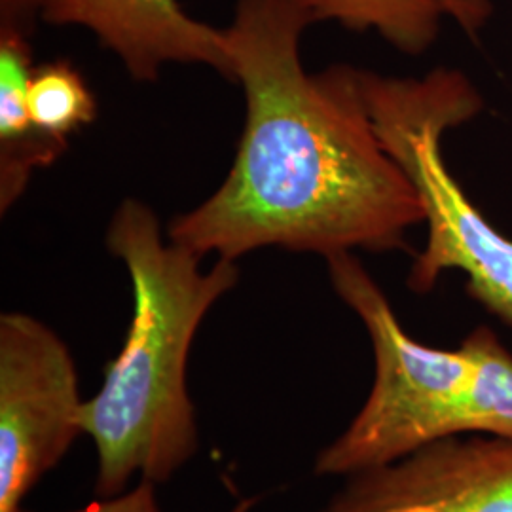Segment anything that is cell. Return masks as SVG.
I'll use <instances>...</instances> for the list:
<instances>
[{"label":"cell","instance_id":"1","mask_svg":"<svg viewBox=\"0 0 512 512\" xmlns=\"http://www.w3.org/2000/svg\"><path fill=\"white\" fill-rule=\"evenodd\" d=\"M311 23L302 0H236L224 38L245 126L226 179L169 224L173 243L202 258L262 247L329 258L404 249L425 222L418 190L370 120L359 69L306 73L300 40Z\"/></svg>","mask_w":512,"mask_h":512},{"label":"cell","instance_id":"2","mask_svg":"<svg viewBox=\"0 0 512 512\" xmlns=\"http://www.w3.org/2000/svg\"><path fill=\"white\" fill-rule=\"evenodd\" d=\"M110 253L131 279L133 315L97 395L82 404V433L97 450L95 494H124L141 475L164 484L198 450L186 385L192 342L207 311L238 285L236 260L203 272L202 256L165 241L152 209L126 200L110 220Z\"/></svg>","mask_w":512,"mask_h":512},{"label":"cell","instance_id":"3","mask_svg":"<svg viewBox=\"0 0 512 512\" xmlns=\"http://www.w3.org/2000/svg\"><path fill=\"white\" fill-rule=\"evenodd\" d=\"M327 264L334 291L370 336L376 374L361 412L317 456V475H357L459 435L512 439V355L492 330L476 329L454 351L423 346L355 256Z\"/></svg>","mask_w":512,"mask_h":512},{"label":"cell","instance_id":"4","mask_svg":"<svg viewBox=\"0 0 512 512\" xmlns=\"http://www.w3.org/2000/svg\"><path fill=\"white\" fill-rule=\"evenodd\" d=\"M366 109L385 150L420 194L427 243L408 275L429 293L442 272L459 270L467 293L512 327V239L499 234L452 177L440 139L482 109L469 80L450 69L425 78H385L359 71Z\"/></svg>","mask_w":512,"mask_h":512},{"label":"cell","instance_id":"5","mask_svg":"<svg viewBox=\"0 0 512 512\" xmlns=\"http://www.w3.org/2000/svg\"><path fill=\"white\" fill-rule=\"evenodd\" d=\"M78 374L65 342L27 313L0 317V512L21 503L82 433Z\"/></svg>","mask_w":512,"mask_h":512},{"label":"cell","instance_id":"6","mask_svg":"<svg viewBox=\"0 0 512 512\" xmlns=\"http://www.w3.org/2000/svg\"><path fill=\"white\" fill-rule=\"evenodd\" d=\"M323 512H512V439L437 440L351 475Z\"/></svg>","mask_w":512,"mask_h":512},{"label":"cell","instance_id":"7","mask_svg":"<svg viewBox=\"0 0 512 512\" xmlns=\"http://www.w3.org/2000/svg\"><path fill=\"white\" fill-rule=\"evenodd\" d=\"M40 14L90 29L139 82H154L167 63L209 65L232 78L224 29L190 18L181 0H44Z\"/></svg>","mask_w":512,"mask_h":512},{"label":"cell","instance_id":"8","mask_svg":"<svg viewBox=\"0 0 512 512\" xmlns=\"http://www.w3.org/2000/svg\"><path fill=\"white\" fill-rule=\"evenodd\" d=\"M313 23L336 21L351 31H376L403 54L421 55L439 37L444 18L469 35L492 14L490 0H302Z\"/></svg>","mask_w":512,"mask_h":512},{"label":"cell","instance_id":"9","mask_svg":"<svg viewBox=\"0 0 512 512\" xmlns=\"http://www.w3.org/2000/svg\"><path fill=\"white\" fill-rule=\"evenodd\" d=\"M35 71L25 33L2 27L0 38V209L6 213L25 192L33 171L54 164L63 145L33 126L27 90Z\"/></svg>","mask_w":512,"mask_h":512},{"label":"cell","instance_id":"10","mask_svg":"<svg viewBox=\"0 0 512 512\" xmlns=\"http://www.w3.org/2000/svg\"><path fill=\"white\" fill-rule=\"evenodd\" d=\"M27 107L38 133L63 147L69 145L73 133L92 124L97 116V101L88 82L69 61L35 67Z\"/></svg>","mask_w":512,"mask_h":512},{"label":"cell","instance_id":"11","mask_svg":"<svg viewBox=\"0 0 512 512\" xmlns=\"http://www.w3.org/2000/svg\"><path fill=\"white\" fill-rule=\"evenodd\" d=\"M18 512H31L21 511ZM73 512H162L156 499V484L141 478V482L124 494L101 497L92 505Z\"/></svg>","mask_w":512,"mask_h":512},{"label":"cell","instance_id":"12","mask_svg":"<svg viewBox=\"0 0 512 512\" xmlns=\"http://www.w3.org/2000/svg\"><path fill=\"white\" fill-rule=\"evenodd\" d=\"M44 0H0L2 8V27L8 29H18L25 33L27 25L35 16V12H40Z\"/></svg>","mask_w":512,"mask_h":512}]
</instances>
